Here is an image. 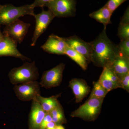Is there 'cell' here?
Segmentation results:
<instances>
[{
  "mask_svg": "<svg viewBox=\"0 0 129 129\" xmlns=\"http://www.w3.org/2000/svg\"><path fill=\"white\" fill-rule=\"evenodd\" d=\"M9 78L12 84L17 85L36 81L39 78V69L35 62L24 63L21 67L12 69L9 72Z\"/></svg>",
  "mask_w": 129,
  "mask_h": 129,
  "instance_id": "2",
  "label": "cell"
},
{
  "mask_svg": "<svg viewBox=\"0 0 129 129\" xmlns=\"http://www.w3.org/2000/svg\"><path fill=\"white\" fill-rule=\"evenodd\" d=\"M16 96L22 101H29L41 95L39 83L36 81L15 85L13 88Z\"/></svg>",
  "mask_w": 129,
  "mask_h": 129,
  "instance_id": "7",
  "label": "cell"
},
{
  "mask_svg": "<svg viewBox=\"0 0 129 129\" xmlns=\"http://www.w3.org/2000/svg\"><path fill=\"white\" fill-rule=\"evenodd\" d=\"M93 88L89 98H104L108 91L103 88L98 81L93 83Z\"/></svg>",
  "mask_w": 129,
  "mask_h": 129,
  "instance_id": "22",
  "label": "cell"
},
{
  "mask_svg": "<svg viewBox=\"0 0 129 129\" xmlns=\"http://www.w3.org/2000/svg\"><path fill=\"white\" fill-rule=\"evenodd\" d=\"M30 26V24L18 19L6 25L4 31V36L10 37L17 44H21Z\"/></svg>",
  "mask_w": 129,
  "mask_h": 129,
  "instance_id": "9",
  "label": "cell"
},
{
  "mask_svg": "<svg viewBox=\"0 0 129 129\" xmlns=\"http://www.w3.org/2000/svg\"><path fill=\"white\" fill-rule=\"evenodd\" d=\"M4 37H5V36H4V35H3L2 33L0 31V41H1L2 40H3Z\"/></svg>",
  "mask_w": 129,
  "mask_h": 129,
  "instance_id": "30",
  "label": "cell"
},
{
  "mask_svg": "<svg viewBox=\"0 0 129 129\" xmlns=\"http://www.w3.org/2000/svg\"><path fill=\"white\" fill-rule=\"evenodd\" d=\"M65 67L64 63H61L51 69L44 72L41 79L40 85L47 89L60 85L62 81Z\"/></svg>",
  "mask_w": 129,
  "mask_h": 129,
  "instance_id": "6",
  "label": "cell"
},
{
  "mask_svg": "<svg viewBox=\"0 0 129 129\" xmlns=\"http://www.w3.org/2000/svg\"><path fill=\"white\" fill-rule=\"evenodd\" d=\"M35 19V28L32 39L31 46H35L38 39L46 30L47 28L55 17L50 10L43 9L41 13L34 16Z\"/></svg>",
  "mask_w": 129,
  "mask_h": 129,
  "instance_id": "8",
  "label": "cell"
},
{
  "mask_svg": "<svg viewBox=\"0 0 129 129\" xmlns=\"http://www.w3.org/2000/svg\"><path fill=\"white\" fill-rule=\"evenodd\" d=\"M17 44L10 37L5 36L3 40L0 41V56H9L22 60H30L19 52L17 48Z\"/></svg>",
  "mask_w": 129,
  "mask_h": 129,
  "instance_id": "12",
  "label": "cell"
},
{
  "mask_svg": "<svg viewBox=\"0 0 129 129\" xmlns=\"http://www.w3.org/2000/svg\"><path fill=\"white\" fill-rule=\"evenodd\" d=\"M63 38L67 46L84 57L89 63L91 62V46L90 42H86L76 36Z\"/></svg>",
  "mask_w": 129,
  "mask_h": 129,
  "instance_id": "10",
  "label": "cell"
},
{
  "mask_svg": "<svg viewBox=\"0 0 129 129\" xmlns=\"http://www.w3.org/2000/svg\"><path fill=\"white\" fill-rule=\"evenodd\" d=\"M52 121V118L50 113H46L41 124L40 129H46L48 123Z\"/></svg>",
  "mask_w": 129,
  "mask_h": 129,
  "instance_id": "26",
  "label": "cell"
},
{
  "mask_svg": "<svg viewBox=\"0 0 129 129\" xmlns=\"http://www.w3.org/2000/svg\"><path fill=\"white\" fill-rule=\"evenodd\" d=\"M61 93L49 98L44 97L41 95H39L35 99L40 103L42 108L46 112L50 113L60 104L58 99L61 96Z\"/></svg>",
  "mask_w": 129,
  "mask_h": 129,
  "instance_id": "16",
  "label": "cell"
},
{
  "mask_svg": "<svg viewBox=\"0 0 129 129\" xmlns=\"http://www.w3.org/2000/svg\"><path fill=\"white\" fill-rule=\"evenodd\" d=\"M113 70L119 78L121 79L129 73V57L118 55L111 64Z\"/></svg>",
  "mask_w": 129,
  "mask_h": 129,
  "instance_id": "15",
  "label": "cell"
},
{
  "mask_svg": "<svg viewBox=\"0 0 129 129\" xmlns=\"http://www.w3.org/2000/svg\"><path fill=\"white\" fill-rule=\"evenodd\" d=\"M49 113L52 118V122L55 123L56 124L65 122L63 109L61 104L53 109Z\"/></svg>",
  "mask_w": 129,
  "mask_h": 129,
  "instance_id": "20",
  "label": "cell"
},
{
  "mask_svg": "<svg viewBox=\"0 0 129 129\" xmlns=\"http://www.w3.org/2000/svg\"><path fill=\"white\" fill-rule=\"evenodd\" d=\"M32 101L29 117V129H40L41 124L46 113L36 99Z\"/></svg>",
  "mask_w": 129,
  "mask_h": 129,
  "instance_id": "14",
  "label": "cell"
},
{
  "mask_svg": "<svg viewBox=\"0 0 129 129\" xmlns=\"http://www.w3.org/2000/svg\"><path fill=\"white\" fill-rule=\"evenodd\" d=\"M104 99L88 98L84 104L72 113L71 116L85 120H94L101 112Z\"/></svg>",
  "mask_w": 129,
  "mask_h": 129,
  "instance_id": "4",
  "label": "cell"
},
{
  "mask_svg": "<svg viewBox=\"0 0 129 129\" xmlns=\"http://www.w3.org/2000/svg\"><path fill=\"white\" fill-rule=\"evenodd\" d=\"M98 82L108 92L112 90L118 88L114 83L109 78L104 70H103L101 75L100 76Z\"/></svg>",
  "mask_w": 129,
  "mask_h": 129,
  "instance_id": "21",
  "label": "cell"
},
{
  "mask_svg": "<svg viewBox=\"0 0 129 129\" xmlns=\"http://www.w3.org/2000/svg\"><path fill=\"white\" fill-rule=\"evenodd\" d=\"M67 47L63 37L52 34L48 37L45 43L41 46V48L49 53L64 55Z\"/></svg>",
  "mask_w": 129,
  "mask_h": 129,
  "instance_id": "11",
  "label": "cell"
},
{
  "mask_svg": "<svg viewBox=\"0 0 129 129\" xmlns=\"http://www.w3.org/2000/svg\"><path fill=\"white\" fill-rule=\"evenodd\" d=\"M90 43L91 46V62L96 66L103 68L111 64L119 55L117 45L109 39L105 28Z\"/></svg>",
  "mask_w": 129,
  "mask_h": 129,
  "instance_id": "1",
  "label": "cell"
},
{
  "mask_svg": "<svg viewBox=\"0 0 129 129\" xmlns=\"http://www.w3.org/2000/svg\"><path fill=\"white\" fill-rule=\"evenodd\" d=\"M64 55L68 56L72 60L75 61L83 70H85L87 69L89 63L88 61L84 57L76 51L67 46Z\"/></svg>",
  "mask_w": 129,
  "mask_h": 129,
  "instance_id": "19",
  "label": "cell"
},
{
  "mask_svg": "<svg viewBox=\"0 0 129 129\" xmlns=\"http://www.w3.org/2000/svg\"><path fill=\"white\" fill-rule=\"evenodd\" d=\"M54 0H35L34 3L32 4L34 8L37 7H43L49 3Z\"/></svg>",
  "mask_w": 129,
  "mask_h": 129,
  "instance_id": "27",
  "label": "cell"
},
{
  "mask_svg": "<svg viewBox=\"0 0 129 129\" xmlns=\"http://www.w3.org/2000/svg\"><path fill=\"white\" fill-rule=\"evenodd\" d=\"M121 88L126 90L128 92L129 91V73L124 76L120 80Z\"/></svg>",
  "mask_w": 129,
  "mask_h": 129,
  "instance_id": "25",
  "label": "cell"
},
{
  "mask_svg": "<svg viewBox=\"0 0 129 129\" xmlns=\"http://www.w3.org/2000/svg\"><path fill=\"white\" fill-rule=\"evenodd\" d=\"M2 7V6L0 5V9H1V8Z\"/></svg>",
  "mask_w": 129,
  "mask_h": 129,
  "instance_id": "31",
  "label": "cell"
},
{
  "mask_svg": "<svg viewBox=\"0 0 129 129\" xmlns=\"http://www.w3.org/2000/svg\"><path fill=\"white\" fill-rule=\"evenodd\" d=\"M69 87L73 90L76 103L82 102L90 91V88L86 81L82 79H72L69 82Z\"/></svg>",
  "mask_w": 129,
  "mask_h": 129,
  "instance_id": "13",
  "label": "cell"
},
{
  "mask_svg": "<svg viewBox=\"0 0 129 129\" xmlns=\"http://www.w3.org/2000/svg\"><path fill=\"white\" fill-rule=\"evenodd\" d=\"M34 9L32 4L19 7L11 4L3 5L0 9V25H8L25 15L34 16Z\"/></svg>",
  "mask_w": 129,
  "mask_h": 129,
  "instance_id": "3",
  "label": "cell"
},
{
  "mask_svg": "<svg viewBox=\"0 0 129 129\" xmlns=\"http://www.w3.org/2000/svg\"><path fill=\"white\" fill-rule=\"evenodd\" d=\"M128 0H109L106 6L112 12H113L122 3Z\"/></svg>",
  "mask_w": 129,
  "mask_h": 129,
  "instance_id": "24",
  "label": "cell"
},
{
  "mask_svg": "<svg viewBox=\"0 0 129 129\" xmlns=\"http://www.w3.org/2000/svg\"><path fill=\"white\" fill-rule=\"evenodd\" d=\"M113 13L105 5L99 10L90 13L89 16L97 22L102 23L104 28H106L108 24L111 23V17Z\"/></svg>",
  "mask_w": 129,
  "mask_h": 129,
  "instance_id": "17",
  "label": "cell"
},
{
  "mask_svg": "<svg viewBox=\"0 0 129 129\" xmlns=\"http://www.w3.org/2000/svg\"><path fill=\"white\" fill-rule=\"evenodd\" d=\"M118 35L120 40L129 39V10L127 8L122 17L118 28Z\"/></svg>",
  "mask_w": 129,
  "mask_h": 129,
  "instance_id": "18",
  "label": "cell"
},
{
  "mask_svg": "<svg viewBox=\"0 0 129 129\" xmlns=\"http://www.w3.org/2000/svg\"><path fill=\"white\" fill-rule=\"evenodd\" d=\"M54 129H64V127L62 126V125H57Z\"/></svg>",
  "mask_w": 129,
  "mask_h": 129,
  "instance_id": "29",
  "label": "cell"
},
{
  "mask_svg": "<svg viewBox=\"0 0 129 129\" xmlns=\"http://www.w3.org/2000/svg\"><path fill=\"white\" fill-rule=\"evenodd\" d=\"M57 124L52 121L48 123L47 125L46 129H54Z\"/></svg>",
  "mask_w": 129,
  "mask_h": 129,
  "instance_id": "28",
  "label": "cell"
},
{
  "mask_svg": "<svg viewBox=\"0 0 129 129\" xmlns=\"http://www.w3.org/2000/svg\"><path fill=\"white\" fill-rule=\"evenodd\" d=\"M76 0H54L46 5L55 17H74L76 12Z\"/></svg>",
  "mask_w": 129,
  "mask_h": 129,
  "instance_id": "5",
  "label": "cell"
},
{
  "mask_svg": "<svg viewBox=\"0 0 129 129\" xmlns=\"http://www.w3.org/2000/svg\"><path fill=\"white\" fill-rule=\"evenodd\" d=\"M117 47L119 55L129 57V39L120 41Z\"/></svg>",
  "mask_w": 129,
  "mask_h": 129,
  "instance_id": "23",
  "label": "cell"
}]
</instances>
